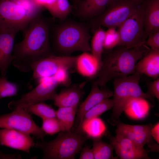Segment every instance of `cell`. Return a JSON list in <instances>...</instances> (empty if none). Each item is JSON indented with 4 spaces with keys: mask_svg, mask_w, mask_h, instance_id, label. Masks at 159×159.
<instances>
[{
    "mask_svg": "<svg viewBox=\"0 0 159 159\" xmlns=\"http://www.w3.org/2000/svg\"><path fill=\"white\" fill-rule=\"evenodd\" d=\"M117 29L120 37L117 46L131 48L144 44L147 37L140 5L137 11Z\"/></svg>",
    "mask_w": 159,
    "mask_h": 159,
    "instance_id": "9c48e42d",
    "label": "cell"
},
{
    "mask_svg": "<svg viewBox=\"0 0 159 159\" xmlns=\"http://www.w3.org/2000/svg\"><path fill=\"white\" fill-rule=\"evenodd\" d=\"M138 5H140L145 0H132Z\"/></svg>",
    "mask_w": 159,
    "mask_h": 159,
    "instance_id": "74e56055",
    "label": "cell"
},
{
    "mask_svg": "<svg viewBox=\"0 0 159 159\" xmlns=\"http://www.w3.org/2000/svg\"><path fill=\"white\" fill-rule=\"evenodd\" d=\"M88 139H100L106 133L107 127L103 120L100 117H94L83 120L77 127Z\"/></svg>",
    "mask_w": 159,
    "mask_h": 159,
    "instance_id": "7402d4cb",
    "label": "cell"
},
{
    "mask_svg": "<svg viewBox=\"0 0 159 159\" xmlns=\"http://www.w3.org/2000/svg\"><path fill=\"white\" fill-rule=\"evenodd\" d=\"M72 8L68 0H56L46 9L53 18L63 20L70 14Z\"/></svg>",
    "mask_w": 159,
    "mask_h": 159,
    "instance_id": "4316f807",
    "label": "cell"
},
{
    "mask_svg": "<svg viewBox=\"0 0 159 159\" xmlns=\"http://www.w3.org/2000/svg\"><path fill=\"white\" fill-rule=\"evenodd\" d=\"M145 44L131 48L117 46L102 58L101 67L94 78L99 86H106L113 79L128 76L135 72L137 62L150 50Z\"/></svg>",
    "mask_w": 159,
    "mask_h": 159,
    "instance_id": "7a4b0ae2",
    "label": "cell"
},
{
    "mask_svg": "<svg viewBox=\"0 0 159 159\" xmlns=\"http://www.w3.org/2000/svg\"><path fill=\"white\" fill-rule=\"evenodd\" d=\"M24 109L31 114L35 115L42 119L56 117V110L51 105L43 102L31 105Z\"/></svg>",
    "mask_w": 159,
    "mask_h": 159,
    "instance_id": "83f0119b",
    "label": "cell"
},
{
    "mask_svg": "<svg viewBox=\"0 0 159 159\" xmlns=\"http://www.w3.org/2000/svg\"><path fill=\"white\" fill-rule=\"evenodd\" d=\"M114 0H79L75 15L82 21H89L102 13Z\"/></svg>",
    "mask_w": 159,
    "mask_h": 159,
    "instance_id": "e0dca14e",
    "label": "cell"
},
{
    "mask_svg": "<svg viewBox=\"0 0 159 159\" xmlns=\"http://www.w3.org/2000/svg\"><path fill=\"white\" fill-rule=\"evenodd\" d=\"M44 9L33 0H0V29L23 31Z\"/></svg>",
    "mask_w": 159,
    "mask_h": 159,
    "instance_id": "277c9868",
    "label": "cell"
},
{
    "mask_svg": "<svg viewBox=\"0 0 159 159\" xmlns=\"http://www.w3.org/2000/svg\"><path fill=\"white\" fill-rule=\"evenodd\" d=\"M151 135L156 143H159V123L158 122L153 125L150 130Z\"/></svg>",
    "mask_w": 159,
    "mask_h": 159,
    "instance_id": "8d00e7d4",
    "label": "cell"
},
{
    "mask_svg": "<svg viewBox=\"0 0 159 159\" xmlns=\"http://www.w3.org/2000/svg\"><path fill=\"white\" fill-rule=\"evenodd\" d=\"M0 128L18 130L33 135L41 140L46 135L34 121L31 114L22 108L0 116Z\"/></svg>",
    "mask_w": 159,
    "mask_h": 159,
    "instance_id": "30bf717a",
    "label": "cell"
},
{
    "mask_svg": "<svg viewBox=\"0 0 159 159\" xmlns=\"http://www.w3.org/2000/svg\"><path fill=\"white\" fill-rule=\"evenodd\" d=\"M148 91L146 92L153 98L159 99V78L153 81H149L147 84Z\"/></svg>",
    "mask_w": 159,
    "mask_h": 159,
    "instance_id": "e575fe53",
    "label": "cell"
},
{
    "mask_svg": "<svg viewBox=\"0 0 159 159\" xmlns=\"http://www.w3.org/2000/svg\"><path fill=\"white\" fill-rule=\"evenodd\" d=\"M77 108V107H60L56 110V118L60 124L61 132L68 131L72 128Z\"/></svg>",
    "mask_w": 159,
    "mask_h": 159,
    "instance_id": "cb8c5ba5",
    "label": "cell"
},
{
    "mask_svg": "<svg viewBox=\"0 0 159 159\" xmlns=\"http://www.w3.org/2000/svg\"><path fill=\"white\" fill-rule=\"evenodd\" d=\"M76 56L53 54L42 58L36 62L32 67V78L34 79L51 77L59 69L69 70L75 68Z\"/></svg>",
    "mask_w": 159,
    "mask_h": 159,
    "instance_id": "8fae6325",
    "label": "cell"
},
{
    "mask_svg": "<svg viewBox=\"0 0 159 159\" xmlns=\"http://www.w3.org/2000/svg\"><path fill=\"white\" fill-rule=\"evenodd\" d=\"M146 36L159 31V0H145L140 4Z\"/></svg>",
    "mask_w": 159,
    "mask_h": 159,
    "instance_id": "ac0fdd59",
    "label": "cell"
},
{
    "mask_svg": "<svg viewBox=\"0 0 159 159\" xmlns=\"http://www.w3.org/2000/svg\"><path fill=\"white\" fill-rule=\"evenodd\" d=\"M153 125H130L119 122L117 124L116 133L127 138L136 144L144 147L147 144L151 150L157 145L153 142V138L150 134V130Z\"/></svg>",
    "mask_w": 159,
    "mask_h": 159,
    "instance_id": "4fadbf2b",
    "label": "cell"
},
{
    "mask_svg": "<svg viewBox=\"0 0 159 159\" xmlns=\"http://www.w3.org/2000/svg\"><path fill=\"white\" fill-rule=\"evenodd\" d=\"M18 30L9 29H0V71L5 76L11 63L14 42Z\"/></svg>",
    "mask_w": 159,
    "mask_h": 159,
    "instance_id": "9a60e30c",
    "label": "cell"
},
{
    "mask_svg": "<svg viewBox=\"0 0 159 159\" xmlns=\"http://www.w3.org/2000/svg\"><path fill=\"white\" fill-rule=\"evenodd\" d=\"M51 22L40 14L30 22L23 31V39L14 45L11 64L20 71L32 70L39 59L54 54L50 45Z\"/></svg>",
    "mask_w": 159,
    "mask_h": 159,
    "instance_id": "6da1fadb",
    "label": "cell"
},
{
    "mask_svg": "<svg viewBox=\"0 0 159 159\" xmlns=\"http://www.w3.org/2000/svg\"><path fill=\"white\" fill-rule=\"evenodd\" d=\"M38 85L30 92L23 95L18 100L10 102L9 108L12 110L24 109L31 105L48 100L54 101L59 84L53 76L37 79Z\"/></svg>",
    "mask_w": 159,
    "mask_h": 159,
    "instance_id": "ba28073f",
    "label": "cell"
},
{
    "mask_svg": "<svg viewBox=\"0 0 159 159\" xmlns=\"http://www.w3.org/2000/svg\"><path fill=\"white\" fill-rule=\"evenodd\" d=\"M88 139L78 127L69 131L61 132L54 140H44L36 143L35 147L42 149L43 158L74 159Z\"/></svg>",
    "mask_w": 159,
    "mask_h": 159,
    "instance_id": "5b68a950",
    "label": "cell"
},
{
    "mask_svg": "<svg viewBox=\"0 0 159 159\" xmlns=\"http://www.w3.org/2000/svg\"><path fill=\"white\" fill-rule=\"evenodd\" d=\"M105 31L102 27H99L94 31L90 44L91 54L96 60L99 69L101 66L104 51L103 43Z\"/></svg>",
    "mask_w": 159,
    "mask_h": 159,
    "instance_id": "d4e9b609",
    "label": "cell"
},
{
    "mask_svg": "<svg viewBox=\"0 0 159 159\" xmlns=\"http://www.w3.org/2000/svg\"><path fill=\"white\" fill-rule=\"evenodd\" d=\"M69 70L61 69L58 70L53 76L59 85L68 86L70 83Z\"/></svg>",
    "mask_w": 159,
    "mask_h": 159,
    "instance_id": "d6a6232c",
    "label": "cell"
},
{
    "mask_svg": "<svg viewBox=\"0 0 159 159\" xmlns=\"http://www.w3.org/2000/svg\"><path fill=\"white\" fill-rule=\"evenodd\" d=\"M116 28L110 27L105 31L104 49L110 50L118 45L120 41L119 33Z\"/></svg>",
    "mask_w": 159,
    "mask_h": 159,
    "instance_id": "4dcf8cb0",
    "label": "cell"
},
{
    "mask_svg": "<svg viewBox=\"0 0 159 159\" xmlns=\"http://www.w3.org/2000/svg\"><path fill=\"white\" fill-rule=\"evenodd\" d=\"M150 105L146 99L137 98L132 100L124 110L130 118L136 120L144 119L148 115Z\"/></svg>",
    "mask_w": 159,
    "mask_h": 159,
    "instance_id": "603a6c76",
    "label": "cell"
},
{
    "mask_svg": "<svg viewBox=\"0 0 159 159\" xmlns=\"http://www.w3.org/2000/svg\"><path fill=\"white\" fill-rule=\"evenodd\" d=\"M117 156L122 159H148V152L144 147L120 135L105 134Z\"/></svg>",
    "mask_w": 159,
    "mask_h": 159,
    "instance_id": "7c38bea8",
    "label": "cell"
},
{
    "mask_svg": "<svg viewBox=\"0 0 159 159\" xmlns=\"http://www.w3.org/2000/svg\"><path fill=\"white\" fill-rule=\"evenodd\" d=\"M135 72L154 79L159 76V50H150L136 63Z\"/></svg>",
    "mask_w": 159,
    "mask_h": 159,
    "instance_id": "ffe728a7",
    "label": "cell"
},
{
    "mask_svg": "<svg viewBox=\"0 0 159 159\" xmlns=\"http://www.w3.org/2000/svg\"><path fill=\"white\" fill-rule=\"evenodd\" d=\"M113 106L112 99L109 98L105 99L88 110L84 115L82 121L87 119L99 117L105 112L112 109Z\"/></svg>",
    "mask_w": 159,
    "mask_h": 159,
    "instance_id": "f1b7e54d",
    "label": "cell"
},
{
    "mask_svg": "<svg viewBox=\"0 0 159 159\" xmlns=\"http://www.w3.org/2000/svg\"><path fill=\"white\" fill-rule=\"evenodd\" d=\"M99 86L93 82L90 93L80 105L77 112V127L81 123L84 115L88 110L104 100L112 96V91L108 88L105 86L100 89Z\"/></svg>",
    "mask_w": 159,
    "mask_h": 159,
    "instance_id": "2e32d148",
    "label": "cell"
},
{
    "mask_svg": "<svg viewBox=\"0 0 159 159\" xmlns=\"http://www.w3.org/2000/svg\"><path fill=\"white\" fill-rule=\"evenodd\" d=\"M42 131L46 135H54L61 132L60 124L56 117L42 119Z\"/></svg>",
    "mask_w": 159,
    "mask_h": 159,
    "instance_id": "1f68e13d",
    "label": "cell"
},
{
    "mask_svg": "<svg viewBox=\"0 0 159 159\" xmlns=\"http://www.w3.org/2000/svg\"><path fill=\"white\" fill-rule=\"evenodd\" d=\"M79 157L80 159H94L93 153L92 149L85 146L80 150Z\"/></svg>",
    "mask_w": 159,
    "mask_h": 159,
    "instance_id": "d590c367",
    "label": "cell"
},
{
    "mask_svg": "<svg viewBox=\"0 0 159 159\" xmlns=\"http://www.w3.org/2000/svg\"><path fill=\"white\" fill-rule=\"evenodd\" d=\"M141 75L135 72L127 76L114 79L113 106L111 117L117 124L119 122L122 113L133 99L143 98L153 100V98L144 92L139 85Z\"/></svg>",
    "mask_w": 159,
    "mask_h": 159,
    "instance_id": "8992f818",
    "label": "cell"
},
{
    "mask_svg": "<svg viewBox=\"0 0 159 159\" xmlns=\"http://www.w3.org/2000/svg\"><path fill=\"white\" fill-rule=\"evenodd\" d=\"M18 90L17 85L8 81L5 76L0 78V99L16 95Z\"/></svg>",
    "mask_w": 159,
    "mask_h": 159,
    "instance_id": "f546056e",
    "label": "cell"
},
{
    "mask_svg": "<svg viewBox=\"0 0 159 159\" xmlns=\"http://www.w3.org/2000/svg\"><path fill=\"white\" fill-rule=\"evenodd\" d=\"M52 29L54 55L70 56L75 52H91L90 29L88 24L67 21L55 26Z\"/></svg>",
    "mask_w": 159,
    "mask_h": 159,
    "instance_id": "3957f363",
    "label": "cell"
},
{
    "mask_svg": "<svg viewBox=\"0 0 159 159\" xmlns=\"http://www.w3.org/2000/svg\"><path fill=\"white\" fill-rule=\"evenodd\" d=\"M93 147L92 149L94 159H116L113 155L114 148L110 143L102 140L101 138L93 139Z\"/></svg>",
    "mask_w": 159,
    "mask_h": 159,
    "instance_id": "484cf974",
    "label": "cell"
},
{
    "mask_svg": "<svg viewBox=\"0 0 159 159\" xmlns=\"http://www.w3.org/2000/svg\"><path fill=\"white\" fill-rule=\"evenodd\" d=\"M72 1L76 3L79 0H71Z\"/></svg>",
    "mask_w": 159,
    "mask_h": 159,
    "instance_id": "f35d334b",
    "label": "cell"
},
{
    "mask_svg": "<svg viewBox=\"0 0 159 159\" xmlns=\"http://www.w3.org/2000/svg\"><path fill=\"white\" fill-rule=\"evenodd\" d=\"M148 37L144 44L150 50H159V31L150 34Z\"/></svg>",
    "mask_w": 159,
    "mask_h": 159,
    "instance_id": "836d02e7",
    "label": "cell"
},
{
    "mask_svg": "<svg viewBox=\"0 0 159 159\" xmlns=\"http://www.w3.org/2000/svg\"><path fill=\"white\" fill-rule=\"evenodd\" d=\"M35 143L28 134L11 129H0V145L29 153Z\"/></svg>",
    "mask_w": 159,
    "mask_h": 159,
    "instance_id": "5bb4252c",
    "label": "cell"
},
{
    "mask_svg": "<svg viewBox=\"0 0 159 159\" xmlns=\"http://www.w3.org/2000/svg\"><path fill=\"white\" fill-rule=\"evenodd\" d=\"M75 68L80 74L91 79L94 78L99 69L96 60L89 52L76 56Z\"/></svg>",
    "mask_w": 159,
    "mask_h": 159,
    "instance_id": "44dd1931",
    "label": "cell"
},
{
    "mask_svg": "<svg viewBox=\"0 0 159 159\" xmlns=\"http://www.w3.org/2000/svg\"><path fill=\"white\" fill-rule=\"evenodd\" d=\"M85 84L72 85L63 89L55 97V105L58 107H77L84 94Z\"/></svg>",
    "mask_w": 159,
    "mask_h": 159,
    "instance_id": "d6986e66",
    "label": "cell"
},
{
    "mask_svg": "<svg viewBox=\"0 0 159 159\" xmlns=\"http://www.w3.org/2000/svg\"><path fill=\"white\" fill-rule=\"evenodd\" d=\"M139 6L132 0H114L102 13L89 21L90 29L94 31L99 27L117 28Z\"/></svg>",
    "mask_w": 159,
    "mask_h": 159,
    "instance_id": "52a82bcc",
    "label": "cell"
}]
</instances>
